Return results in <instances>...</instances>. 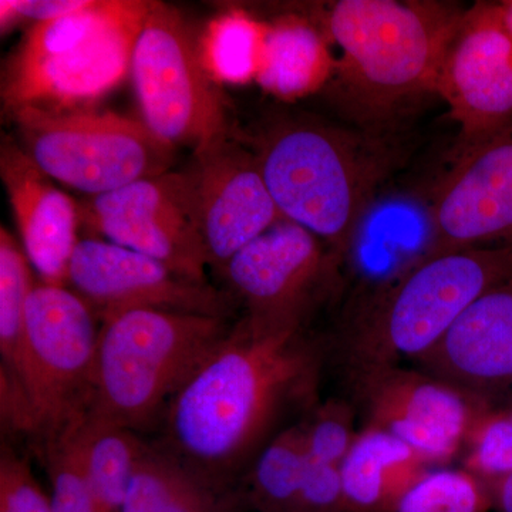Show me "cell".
Returning a JSON list of instances; mask_svg holds the SVG:
<instances>
[{"label":"cell","mask_w":512,"mask_h":512,"mask_svg":"<svg viewBox=\"0 0 512 512\" xmlns=\"http://www.w3.org/2000/svg\"><path fill=\"white\" fill-rule=\"evenodd\" d=\"M69 284L101 320L128 311H164L229 318V292L191 281L167 265L101 239H80Z\"/></svg>","instance_id":"obj_14"},{"label":"cell","mask_w":512,"mask_h":512,"mask_svg":"<svg viewBox=\"0 0 512 512\" xmlns=\"http://www.w3.org/2000/svg\"><path fill=\"white\" fill-rule=\"evenodd\" d=\"M416 365L488 409L512 404V274L484 292Z\"/></svg>","instance_id":"obj_17"},{"label":"cell","mask_w":512,"mask_h":512,"mask_svg":"<svg viewBox=\"0 0 512 512\" xmlns=\"http://www.w3.org/2000/svg\"><path fill=\"white\" fill-rule=\"evenodd\" d=\"M512 242V124L461 150L430 208L426 252Z\"/></svg>","instance_id":"obj_15"},{"label":"cell","mask_w":512,"mask_h":512,"mask_svg":"<svg viewBox=\"0 0 512 512\" xmlns=\"http://www.w3.org/2000/svg\"><path fill=\"white\" fill-rule=\"evenodd\" d=\"M357 420L355 406L348 397H330L326 402L315 403L301 421L308 457L342 466L360 431Z\"/></svg>","instance_id":"obj_27"},{"label":"cell","mask_w":512,"mask_h":512,"mask_svg":"<svg viewBox=\"0 0 512 512\" xmlns=\"http://www.w3.org/2000/svg\"><path fill=\"white\" fill-rule=\"evenodd\" d=\"M0 175L30 264L43 284L66 286L80 241L79 205L9 137L0 147Z\"/></svg>","instance_id":"obj_18"},{"label":"cell","mask_w":512,"mask_h":512,"mask_svg":"<svg viewBox=\"0 0 512 512\" xmlns=\"http://www.w3.org/2000/svg\"><path fill=\"white\" fill-rule=\"evenodd\" d=\"M490 491L483 478L464 467L431 470L403 498L397 512H490Z\"/></svg>","instance_id":"obj_26"},{"label":"cell","mask_w":512,"mask_h":512,"mask_svg":"<svg viewBox=\"0 0 512 512\" xmlns=\"http://www.w3.org/2000/svg\"><path fill=\"white\" fill-rule=\"evenodd\" d=\"M0 512H53L28 461L5 444L0 453Z\"/></svg>","instance_id":"obj_30"},{"label":"cell","mask_w":512,"mask_h":512,"mask_svg":"<svg viewBox=\"0 0 512 512\" xmlns=\"http://www.w3.org/2000/svg\"><path fill=\"white\" fill-rule=\"evenodd\" d=\"M80 220L107 241L150 256L191 281L208 284V255L194 175L144 178L79 205Z\"/></svg>","instance_id":"obj_11"},{"label":"cell","mask_w":512,"mask_h":512,"mask_svg":"<svg viewBox=\"0 0 512 512\" xmlns=\"http://www.w3.org/2000/svg\"><path fill=\"white\" fill-rule=\"evenodd\" d=\"M328 33L303 18L288 16L268 25L256 83L279 100L305 99L335 77Z\"/></svg>","instance_id":"obj_20"},{"label":"cell","mask_w":512,"mask_h":512,"mask_svg":"<svg viewBox=\"0 0 512 512\" xmlns=\"http://www.w3.org/2000/svg\"><path fill=\"white\" fill-rule=\"evenodd\" d=\"M268 33V23L241 9L212 19L202 33L200 53L205 69L217 83L256 82Z\"/></svg>","instance_id":"obj_24"},{"label":"cell","mask_w":512,"mask_h":512,"mask_svg":"<svg viewBox=\"0 0 512 512\" xmlns=\"http://www.w3.org/2000/svg\"><path fill=\"white\" fill-rule=\"evenodd\" d=\"M342 372L362 427L387 431L434 468L461 457L471 431L488 410L480 400L419 367L363 366Z\"/></svg>","instance_id":"obj_10"},{"label":"cell","mask_w":512,"mask_h":512,"mask_svg":"<svg viewBox=\"0 0 512 512\" xmlns=\"http://www.w3.org/2000/svg\"><path fill=\"white\" fill-rule=\"evenodd\" d=\"M308 468L302 424L274 434L235 488L245 512H293Z\"/></svg>","instance_id":"obj_23"},{"label":"cell","mask_w":512,"mask_h":512,"mask_svg":"<svg viewBox=\"0 0 512 512\" xmlns=\"http://www.w3.org/2000/svg\"><path fill=\"white\" fill-rule=\"evenodd\" d=\"M340 258L311 231L279 221L222 269L245 315L274 329H305L309 313L335 279Z\"/></svg>","instance_id":"obj_12"},{"label":"cell","mask_w":512,"mask_h":512,"mask_svg":"<svg viewBox=\"0 0 512 512\" xmlns=\"http://www.w3.org/2000/svg\"><path fill=\"white\" fill-rule=\"evenodd\" d=\"M461 467L491 480L512 473V404L488 409L468 437Z\"/></svg>","instance_id":"obj_28"},{"label":"cell","mask_w":512,"mask_h":512,"mask_svg":"<svg viewBox=\"0 0 512 512\" xmlns=\"http://www.w3.org/2000/svg\"><path fill=\"white\" fill-rule=\"evenodd\" d=\"M99 335L96 313L82 296L66 286L36 284L18 366L9 375L25 387L40 443L56 439L89 412Z\"/></svg>","instance_id":"obj_9"},{"label":"cell","mask_w":512,"mask_h":512,"mask_svg":"<svg viewBox=\"0 0 512 512\" xmlns=\"http://www.w3.org/2000/svg\"><path fill=\"white\" fill-rule=\"evenodd\" d=\"M466 9L427 0H339L326 33L339 46L335 76L350 100L383 113L436 93L451 37Z\"/></svg>","instance_id":"obj_3"},{"label":"cell","mask_w":512,"mask_h":512,"mask_svg":"<svg viewBox=\"0 0 512 512\" xmlns=\"http://www.w3.org/2000/svg\"><path fill=\"white\" fill-rule=\"evenodd\" d=\"M512 274V242L424 252L343 326L332 343L342 370L416 362L474 302Z\"/></svg>","instance_id":"obj_2"},{"label":"cell","mask_w":512,"mask_h":512,"mask_svg":"<svg viewBox=\"0 0 512 512\" xmlns=\"http://www.w3.org/2000/svg\"><path fill=\"white\" fill-rule=\"evenodd\" d=\"M238 512H245V511H238Z\"/></svg>","instance_id":"obj_34"},{"label":"cell","mask_w":512,"mask_h":512,"mask_svg":"<svg viewBox=\"0 0 512 512\" xmlns=\"http://www.w3.org/2000/svg\"><path fill=\"white\" fill-rule=\"evenodd\" d=\"M60 436L66 437L76 451L97 510L121 512L147 444L134 430L89 416L73 423Z\"/></svg>","instance_id":"obj_21"},{"label":"cell","mask_w":512,"mask_h":512,"mask_svg":"<svg viewBox=\"0 0 512 512\" xmlns=\"http://www.w3.org/2000/svg\"><path fill=\"white\" fill-rule=\"evenodd\" d=\"M19 146L53 181L89 197L170 171L175 148L144 121L111 111H13Z\"/></svg>","instance_id":"obj_7"},{"label":"cell","mask_w":512,"mask_h":512,"mask_svg":"<svg viewBox=\"0 0 512 512\" xmlns=\"http://www.w3.org/2000/svg\"><path fill=\"white\" fill-rule=\"evenodd\" d=\"M235 491L222 493L168 451L148 447L121 512H238Z\"/></svg>","instance_id":"obj_22"},{"label":"cell","mask_w":512,"mask_h":512,"mask_svg":"<svg viewBox=\"0 0 512 512\" xmlns=\"http://www.w3.org/2000/svg\"><path fill=\"white\" fill-rule=\"evenodd\" d=\"M143 121L165 143L195 156L227 138V110L184 16L151 2L130 67Z\"/></svg>","instance_id":"obj_8"},{"label":"cell","mask_w":512,"mask_h":512,"mask_svg":"<svg viewBox=\"0 0 512 512\" xmlns=\"http://www.w3.org/2000/svg\"><path fill=\"white\" fill-rule=\"evenodd\" d=\"M436 93L460 127V150L512 124V35L500 3L466 9L441 63Z\"/></svg>","instance_id":"obj_13"},{"label":"cell","mask_w":512,"mask_h":512,"mask_svg":"<svg viewBox=\"0 0 512 512\" xmlns=\"http://www.w3.org/2000/svg\"><path fill=\"white\" fill-rule=\"evenodd\" d=\"M498 3H500V9L501 13H503L505 26H507V29L510 30L512 35V0H503V2Z\"/></svg>","instance_id":"obj_33"},{"label":"cell","mask_w":512,"mask_h":512,"mask_svg":"<svg viewBox=\"0 0 512 512\" xmlns=\"http://www.w3.org/2000/svg\"><path fill=\"white\" fill-rule=\"evenodd\" d=\"M22 245L0 228V369L13 375L25 335L26 312L36 284Z\"/></svg>","instance_id":"obj_25"},{"label":"cell","mask_w":512,"mask_h":512,"mask_svg":"<svg viewBox=\"0 0 512 512\" xmlns=\"http://www.w3.org/2000/svg\"><path fill=\"white\" fill-rule=\"evenodd\" d=\"M329 343L306 329L234 323L167 407L171 451L222 493L293 406H313Z\"/></svg>","instance_id":"obj_1"},{"label":"cell","mask_w":512,"mask_h":512,"mask_svg":"<svg viewBox=\"0 0 512 512\" xmlns=\"http://www.w3.org/2000/svg\"><path fill=\"white\" fill-rule=\"evenodd\" d=\"M234 323L220 316L128 311L101 320L92 417L136 430L165 412Z\"/></svg>","instance_id":"obj_6"},{"label":"cell","mask_w":512,"mask_h":512,"mask_svg":"<svg viewBox=\"0 0 512 512\" xmlns=\"http://www.w3.org/2000/svg\"><path fill=\"white\" fill-rule=\"evenodd\" d=\"M195 157L191 173L208 264L222 272L241 249L285 218L266 187L255 151L228 136Z\"/></svg>","instance_id":"obj_16"},{"label":"cell","mask_w":512,"mask_h":512,"mask_svg":"<svg viewBox=\"0 0 512 512\" xmlns=\"http://www.w3.org/2000/svg\"><path fill=\"white\" fill-rule=\"evenodd\" d=\"M53 512H99L79 457L64 436L43 443Z\"/></svg>","instance_id":"obj_29"},{"label":"cell","mask_w":512,"mask_h":512,"mask_svg":"<svg viewBox=\"0 0 512 512\" xmlns=\"http://www.w3.org/2000/svg\"><path fill=\"white\" fill-rule=\"evenodd\" d=\"M484 481L490 491L493 510L512 512V473Z\"/></svg>","instance_id":"obj_32"},{"label":"cell","mask_w":512,"mask_h":512,"mask_svg":"<svg viewBox=\"0 0 512 512\" xmlns=\"http://www.w3.org/2000/svg\"><path fill=\"white\" fill-rule=\"evenodd\" d=\"M86 2L87 0H2L0 26L5 32L22 19H33L37 23L62 18L83 8Z\"/></svg>","instance_id":"obj_31"},{"label":"cell","mask_w":512,"mask_h":512,"mask_svg":"<svg viewBox=\"0 0 512 512\" xmlns=\"http://www.w3.org/2000/svg\"><path fill=\"white\" fill-rule=\"evenodd\" d=\"M434 467L387 431L360 427L340 466L346 512H397Z\"/></svg>","instance_id":"obj_19"},{"label":"cell","mask_w":512,"mask_h":512,"mask_svg":"<svg viewBox=\"0 0 512 512\" xmlns=\"http://www.w3.org/2000/svg\"><path fill=\"white\" fill-rule=\"evenodd\" d=\"M151 2L87 0L62 18L37 22L6 66V109L73 110L101 99L130 72Z\"/></svg>","instance_id":"obj_5"},{"label":"cell","mask_w":512,"mask_h":512,"mask_svg":"<svg viewBox=\"0 0 512 512\" xmlns=\"http://www.w3.org/2000/svg\"><path fill=\"white\" fill-rule=\"evenodd\" d=\"M266 187L285 220L348 254L386 158L372 140L312 121L272 128L255 151Z\"/></svg>","instance_id":"obj_4"}]
</instances>
